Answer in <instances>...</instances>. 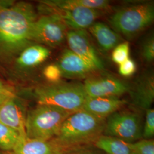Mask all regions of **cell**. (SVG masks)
Returning <instances> with one entry per match:
<instances>
[{
  "instance_id": "cb8c5ba5",
  "label": "cell",
  "mask_w": 154,
  "mask_h": 154,
  "mask_svg": "<svg viewBox=\"0 0 154 154\" xmlns=\"http://www.w3.org/2000/svg\"><path fill=\"white\" fill-rule=\"evenodd\" d=\"M45 79L50 83L59 82L62 77L61 70L56 64H50L46 66L43 70Z\"/></svg>"
},
{
  "instance_id": "7402d4cb",
  "label": "cell",
  "mask_w": 154,
  "mask_h": 154,
  "mask_svg": "<svg viewBox=\"0 0 154 154\" xmlns=\"http://www.w3.org/2000/svg\"><path fill=\"white\" fill-rule=\"evenodd\" d=\"M145 122L142 130V138L151 139L154 135V109L149 108L146 110Z\"/></svg>"
},
{
  "instance_id": "8992f818",
  "label": "cell",
  "mask_w": 154,
  "mask_h": 154,
  "mask_svg": "<svg viewBox=\"0 0 154 154\" xmlns=\"http://www.w3.org/2000/svg\"><path fill=\"white\" fill-rule=\"evenodd\" d=\"M142 118L139 112L119 110L106 119L103 132L105 135L134 143L142 138Z\"/></svg>"
},
{
  "instance_id": "7a4b0ae2",
  "label": "cell",
  "mask_w": 154,
  "mask_h": 154,
  "mask_svg": "<svg viewBox=\"0 0 154 154\" xmlns=\"http://www.w3.org/2000/svg\"><path fill=\"white\" fill-rule=\"evenodd\" d=\"M106 119L81 110L72 113L53 140L66 153L94 142L104 131Z\"/></svg>"
},
{
  "instance_id": "52a82bcc",
  "label": "cell",
  "mask_w": 154,
  "mask_h": 154,
  "mask_svg": "<svg viewBox=\"0 0 154 154\" xmlns=\"http://www.w3.org/2000/svg\"><path fill=\"white\" fill-rule=\"evenodd\" d=\"M38 9L42 15L50 14L58 18L70 30H86L102 15V11L81 7L58 8L39 2Z\"/></svg>"
},
{
  "instance_id": "d4e9b609",
  "label": "cell",
  "mask_w": 154,
  "mask_h": 154,
  "mask_svg": "<svg viewBox=\"0 0 154 154\" xmlns=\"http://www.w3.org/2000/svg\"><path fill=\"white\" fill-rule=\"evenodd\" d=\"M135 154H154V141L143 139L132 143Z\"/></svg>"
},
{
  "instance_id": "5b68a950",
  "label": "cell",
  "mask_w": 154,
  "mask_h": 154,
  "mask_svg": "<svg viewBox=\"0 0 154 154\" xmlns=\"http://www.w3.org/2000/svg\"><path fill=\"white\" fill-rule=\"evenodd\" d=\"M154 20V3L145 2L118 9L110 17L109 22L116 33L131 39L149 27Z\"/></svg>"
},
{
  "instance_id": "44dd1931",
  "label": "cell",
  "mask_w": 154,
  "mask_h": 154,
  "mask_svg": "<svg viewBox=\"0 0 154 154\" xmlns=\"http://www.w3.org/2000/svg\"><path fill=\"white\" fill-rule=\"evenodd\" d=\"M130 55V45L128 42H121L116 46L111 54L112 61L118 65H120L126 61Z\"/></svg>"
},
{
  "instance_id": "5bb4252c",
  "label": "cell",
  "mask_w": 154,
  "mask_h": 154,
  "mask_svg": "<svg viewBox=\"0 0 154 154\" xmlns=\"http://www.w3.org/2000/svg\"><path fill=\"white\" fill-rule=\"evenodd\" d=\"M126 103L125 99L118 97H88L83 105L82 110L106 119L108 116L120 110Z\"/></svg>"
},
{
  "instance_id": "6da1fadb",
  "label": "cell",
  "mask_w": 154,
  "mask_h": 154,
  "mask_svg": "<svg viewBox=\"0 0 154 154\" xmlns=\"http://www.w3.org/2000/svg\"><path fill=\"white\" fill-rule=\"evenodd\" d=\"M38 18L31 3L16 2L8 8L0 9V63L11 65L23 50L33 44L30 31Z\"/></svg>"
},
{
  "instance_id": "f1b7e54d",
  "label": "cell",
  "mask_w": 154,
  "mask_h": 154,
  "mask_svg": "<svg viewBox=\"0 0 154 154\" xmlns=\"http://www.w3.org/2000/svg\"><path fill=\"white\" fill-rule=\"evenodd\" d=\"M8 84H6L4 81H3L2 80H1V79H0V86H5V85H7Z\"/></svg>"
},
{
  "instance_id": "d6986e66",
  "label": "cell",
  "mask_w": 154,
  "mask_h": 154,
  "mask_svg": "<svg viewBox=\"0 0 154 154\" xmlns=\"http://www.w3.org/2000/svg\"><path fill=\"white\" fill-rule=\"evenodd\" d=\"M39 2L47 5L62 7H81L103 11L110 8V1L107 0H42Z\"/></svg>"
},
{
  "instance_id": "7c38bea8",
  "label": "cell",
  "mask_w": 154,
  "mask_h": 154,
  "mask_svg": "<svg viewBox=\"0 0 154 154\" xmlns=\"http://www.w3.org/2000/svg\"><path fill=\"white\" fill-rule=\"evenodd\" d=\"M51 51L42 45L33 44L27 46L17 55L11 65L13 72H23L33 69L44 62Z\"/></svg>"
},
{
  "instance_id": "8fae6325",
  "label": "cell",
  "mask_w": 154,
  "mask_h": 154,
  "mask_svg": "<svg viewBox=\"0 0 154 154\" xmlns=\"http://www.w3.org/2000/svg\"><path fill=\"white\" fill-rule=\"evenodd\" d=\"M27 112L25 102L16 95L0 106V123L26 138L25 123Z\"/></svg>"
},
{
  "instance_id": "603a6c76",
  "label": "cell",
  "mask_w": 154,
  "mask_h": 154,
  "mask_svg": "<svg viewBox=\"0 0 154 154\" xmlns=\"http://www.w3.org/2000/svg\"><path fill=\"white\" fill-rule=\"evenodd\" d=\"M140 53L143 60L147 63H151L154 59V38L151 35L144 42L141 48Z\"/></svg>"
},
{
  "instance_id": "277c9868",
  "label": "cell",
  "mask_w": 154,
  "mask_h": 154,
  "mask_svg": "<svg viewBox=\"0 0 154 154\" xmlns=\"http://www.w3.org/2000/svg\"><path fill=\"white\" fill-rule=\"evenodd\" d=\"M72 112L48 105H39L28 111L25 132L26 138L48 140L58 134L63 123Z\"/></svg>"
},
{
  "instance_id": "3957f363",
  "label": "cell",
  "mask_w": 154,
  "mask_h": 154,
  "mask_svg": "<svg viewBox=\"0 0 154 154\" xmlns=\"http://www.w3.org/2000/svg\"><path fill=\"white\" fill-rule=\"evenodd\" d=\"M34 95L39 105L54 106L72 113L82 110L88 98L82 83L60 82L39 86Z\"/></svg>"
},
{
  "instance_id": "4fadbf2b",
  "label": "cell",
  "mask_w": 154,
  "mask_h": 154,
  "mask_svg": "<svg viewBox=\"0 0 154 154\" xmlns=\"http://www.w3.org/2000/svg\"><path fill=\"white\" fill-rule=\"evenodd\" d=\"M57 65L61 70L62 77L71 79L85 78L95 72L88 64L70 50H64Z\"/></svg>"
},
{
  "instance_id": "ba28073f",
  "label": "cell",
  "mask_w": 154,
  "mask_h": 154,
  "mask_svg": "<svg viewBox=\"0 0 154 154\" xmlns=\"http://www.w3.org/2000/svg\"><path fill=\"white\" fill-rule=\"evenodd\" d=\"M67 28L58 18L45 14L38 17L30 31V40L33 44L55 48L66 39Z\"/></svg>"
},
{
  "instance_id": "2e32d148",
  "label": "cell",
  "mask_w": 154,
  "mask_h": 154,
  "mask_svg": "<svg viewBox=\"0 0 154 154\" xmlns=\"http://www.w3.org/2000/svg\"><path fill=\"white\" fill-rule=\"evenodd\" d=\"M8 154H67L53 139L48 140L23 138Z\"/></svg>"
},
{
  "instance_id": "ffe728a7",
  "label": "cell",
  "mask_w": 154,
  "mask_h": 154,
  "mask_svg": "<svg viewBox=\"0 0 154 154\" xmlns=\"http://www.w3.org/2000/svg\"><path fill=\"white\" fill-rule=\"evenodd\" d=\"M20 134L0 123V150L9 153L23 139Z\"/></svg>"
},
{
  "instance_id": "f546056e",
  "label": "cell",
  "mask_w": 154,
  "mask_h": 154,
  "mask_svg": "<svg viewBox=\"0 0 154 154\" xmlns=\"http://www.w3.org/2000/svg\"><path fill=\"white\" fill-rule=\"evenodd\" d=\"M95 154L93 153H90V152H78V153H75V154Z\"/></svg>"
},
{
  "instance_id": "e0dca14e",
  "label": "cell",
  "mask_w": 154,
  "mask_h": 154,
  "mask_svg": "<svg viewBox=\"0 0 154 154\" xmlns=\"http://www.w3.org/2000/svg\"><path fill=\"white\" fill-rule=\"evenodd\" d=\"M88 30L96 39L100 48L105 51L113 50L122 41L118 33L103 22H94Z\"/></svg>"
},
{
  "instance_id": "9c48e42d",
  "label": "cell",
  "mask_w": 154,
  "mask_h": 154,
  "mask_svg": "<svg viewBox=\"0 0 154 154\" xmlns=\"http://www.w3.org/2000/svg\"><path fill=\"white\" fill-rule=\"evenodd\" d=\"M66 39L69 49L81 58L95 72L105 69L103 61L85 30H70L67 32Z\"/></svg>"
},
{
  "instance_id": "484cf974",
  "label": "cell",
  "mask_w": 154,
  "mask_h": 154,
  "mask_svg": "<svg viewBox=\"0 0 154 154\" xmlns=\"http://www.w3.org/2000/svg\"><path fill=\"white\" fill-rule=\"evenodd\" d=\"M119 66V72L123 77L131 76L135 73L137 69L135 62L130 58H128Z\"/></svg>"
},
{
  "instance_id": "4316f807",
  "label": "cell",
  "mask_w": 154,
  "mask_h": 154,
  "mask_svg": "<svg viewBox=\"0 0 154 154\" xmlns=\"http://www.w3.org/2000/svg\"><path fill=\"white\" fill-rule=\"evenodd\" d=\"M17 95L13 87L9 85L0 86V106L3 105L6 100Z\"/></svg>"
},
{
  "instance_id": "ac0fdd59",
  "label": "cell",
  "mask_w": 154,
  "mask_h": 154,
  "mask_svg": "<svg viewBox=\"0 0 154 154\" xmlns=\"http://www.w3.org/2000/svg\"><path fill=\"white\" fill-rule=\"evenodd\" d=\"M95 145L107 154H135L132 143L118 138L100 135L95 141Z\"/></svg>"
},
{
  "instance_id": "83f0119b",
  "label": "cell",
  "mask_w": 154,
  "mask_h": 154,
  "mask_svg": "<svg viewBox=\"0 0 154 154\" xmlns=\"http://www.w3.org/2000/svg\"><path fill=\"white\" fill-rule=\"evenodd\" d=\"M16 1L13 0H0V9L10 8L14 5Z\"/></svg>"
},
{
  "instance_id": "30bf717a",
  "label": "cell",
  "mask_w": 154,
  "mask_h": 154,
  "mask_svg": "<svg viewBox=\"0 0 154 154\" xmlns=\"http://www.w3.org/2000/svg\"><path fill=\"white\" fill-rule=\"evenodd\" d=\"M88 97H118L129 92L130 87L116 77L102 75L88 78L83 83Z\"/></svg>"
},
{
  "instance_id": "9a60e30c",
  "label": "cell",
  "mask_w": 154,
  "mask_h": 154,
  "mask_svg": "<svg viewBox=\"0 0 154 154\" xmlns=\"http://www.w3.org/2000/svg\"><path fill=\"white\" fill-rule=\"evenodd\" d=\"M129 92L133 103L139 108L146 110L151 108L154 99V74L147 72L142 75Z\"/></svg>"
}]
</instances>
